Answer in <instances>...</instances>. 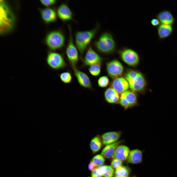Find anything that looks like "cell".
<instances>
[{"label":"cell","mask_w":177,"mask_h":177,"mask_svg":"<svg viewBox=\"0 0 177 177\" xmlns=\"http://www.w3.org/2000/svg\"><path fill=\"white\" fill-rule=\"evenodd\" d=\"M159 39L162 40L169 37L172 33L173 29L172 25L161 24L157 28Z\"/></svg>","instance_id":"18"},{"label":"cell","mask_w":177,"mask_h":177,"mask_svg":"<svg viewBox=\"0 0 177 177\" xmlns=\"http://www.w3.org/2000/svg\"><path fill=\"white\" fill-rule=\"evenodd\" d=\"M79 84L84 88L92 90V86L88 76L85 73L78 69L76 66L70 64Z\"/></svg>","instance_id":"11"},{"label":"cell","mask_w":177,"mask_h":177,"mask_svg":"<svg viewBox=\"0 0 177 177\" xmlns=\"http://www.w3.org/2000/svg\"><path fill=\"white\" fill-rule=\"evenodd\" d=\"M130 151L128 146L124 145H119L116 149L112 158L122 161L125 160L127 159Z\"/></svg>","instance_id":"17"},{"label":"cell","mask_w":177,"mask_h":177,"mask_svg":"<svg viewBox=\"0 0 177 177\" xmlns=\"http://www.w3.org/2000/svg\"><path fill=\"white\" fill-rule=\"evenodd\" d=\"M106 70L108 75L114 79L120 77L124 71L123 66L121 63L117 59H114L106 63Z\"/></svg>","instance_id":"9"},{"label":"cell","mask_w":177,"mask_h":177,"mask_svg":"<svg viewBox=\"0 0 177 177\" xmlns=\"http://www.w3.org/2000/svg\"><path fill=\"white\" fill-rule=\"evenodd\" d=\"M97 167L91 161L89 163L88 166L89 170L92 171Z\"/></svg>","instance_id":"34"},{"label":"cell","mask_w":177,"mask_h":177,"mask_svg":"<svg viewBox=\"0 0 177 177\" xmlns=\"http://www.w3.org/2000/svg\"><path fill=\"white\" fill-rule=\"evenodd\" d=\"M94 44L97 50L102 54H112L116 49V42L112 34L108 32L103 33Z\"/></svg>","instance_id":"3"},{"label":"cell","mask_w":177,"mask_h":177,"mask_svg":"<svg viewBox=\"0 0 177 177\" xmlns=\"http://www.w3.org/2000/svg\"><path fill=\"white\" fill-rule=\"evenodd\" d=\"M40 2L44 5L46 6H49L55 4L57 0H41Z\"/></svg>","instance_id":"32"},{"label":"cell","mask_w":177,"mask_h":177,"mask_svg":"<svg viewBox=\"0 0 177 177\" xmlns=\"http://www.w3.org/2000/svg\"><path fill=\"white\" fill-rule=\"evenodd\" d=\"M65 38L63 33L59 30L49 32L46 37L45 42L51 50H55L62 48L64 45Z\"/></svg>","instance_id":"5"},{"label":"cell","mask_w":177,"mask_h":177,"mask_svg":"<svg viewBox=\"0 0 177 177\" xmlns=\"http://www.w3.org/2000/svg\"><path fill=\"white\" fill-rule=\"evenodd\" d=\"M102 142L101 139L98 136L94 137L91 140L90 146L93 153H96L100 150L101 147Z\"/></svg>","instance_id":"23"},{"label":"cell","mask_w":177,"mask_h":177,"mask_svg":"<svg viewBox=\"0 0 177 177\" xmlns=\"http://www.w3.org/2000/svg\"><path fill=\"white\" fill-rule=\"evenodd\" d=\"M111 85L112 88L118 93L121 94L127 90L129 86L126 79L121 77L114 79Z\"/></svg>","instance_id":"15"},{"label":"cell","mask_w":177,"mask_h":177,"mask_svg":"<svg viewBox=\"0 0 177 177\" xmlns=\"http://www.w3.org/2000/svg\"><path fill=\"white\" fill-rule=\"evenodd\" d=\"M57 14L53 9L46 8L43 9L41 12L42 17L46 22L50 23L55 21L57 18Z\"/></svg>","instance_id":"20"},{"label":"cell","mask_w":177,"mask_h":177,"mask_svg":"<svg viewBox=\"0 0 177 177\" xmlns=\"http://www.w3.org/2000/svg\"><path fill=\"white\" fill-rule=\"evenodd\" d=\"M129 173L130 171L127 167L122 166L116 169L114 177H128Z\"/></svg>","instance_id":"25"},{"label":"cell","mask_w":177,"mask_h":177,"mask_svg":"<svg viewBox=\"0 0 177 177\" xmlns=\"http://www.w3.org/2000/svg\"><path fill=\"white\" fill-rule=\"evenodd\" d=\"M99 28L97 24L92 29L88 30L78 31L75 35V45L82 58L89 44L96 35Z\"/></svg>","instance_id":"2"},{"label":"cell","mask_w":177,"mask_h":177,"mask_svg":"<svg viewBox=\"0 0 177 177\" xmlns=\"http://www.w3.org/2000/svg\"><path fill=\"white\" fill-rule=\"evenodd\" d=\"M46 61L48 66L55 70L63 69L67 65L62 55L55 52H50L48 53Z\"/></svg>","instance_id":"6"},{"label":"cell","mask_w":177,"mask_h":177,"mask_svg":"<svg viewBox=\"0 0 177 177\" xmlns=\"http://www.w3.org/2000/svg\"><path fill=\"white\" fill-rule=\"evenodd\" d=\"M61 81L65 84H69L71 83L73 77L71 73L69 71L63 72L59 74Z\"/></svg>","instance_id":"27"},{"label":"cell","mask_w":177,"mask_h":177,"mask_svg":"<svg viewBox=\"0 0 177 177\" xmlns=\"http://www.w3.org/2000/svg\"><path fill=\"white\" fill-rule=\"evenodd\" d=\"M122 163V161L116 159H113L111 166L113 168L116 169L121 166Z\"/></svg>","instance_id":"30"},{"label":"cell","mask_w":177,"mask_h":177,"mask_svg":"<svg viewBox=\"0 0 177 177\" xmlns=\"http://www.w3.org/2000/svg\"><path fill=\"white\" fill-rule=\"evenodd\" d=\"M104 98L108 103H119L120 97L118 93L111 87L108 88L104 93Z\"/></svg>","instance_id":"19"},{"label":"cell","mask_w":177,"mask_h":177,"mask_svg":"<svg viewBox=\"0 0 177 177\" xmlns=\"http://www.w3.org/2000/svg\"><path fill=\"white\" fill-rule=\"evenodd\" d=\"M131 90L135 92L144 93L146 90L147 82L144 75L135 70L129 69L124 74Z\"/></svg>","instance_id":"1"},{"label":"cell","mask_w":177,"mask_h":177,"mask_svg":"<svg viewBox=\"0 0 177 177\" xmlns=\"http://www.w3.org/2000/svg\"><path fill=\"white\" fill-rule=\"evenodd\" d=\"M137 102L136 93L132 90H127L121 93L120 96L119 103L125 109L135 105Z\"/></svg>","instance_id":"10"},{"label":"cell","mask_w":177,"mask_h":177,"mask_svg":"<svg viewBox=\"0 0 177 177\" xmlns=\"http://www.w3.org/2000/svg\"><path fill=\"white\" fill-rule=\"evenodd\" d=\"M121 141L106 145L102 149L101 154L104 157L109 158L112 157L117 147L121 143Z\"/></svg>","instance_id":"22"},{"label":"cell","mask_w":177,"mask_h":177,"mask_svg":"<svg viewBox=\"0 0 177 177\" xmlns=\"http://www.w3.org/2000/svg\"><path fill=\"white\" fill-rule=\"evenodd\" d=\"M151 23L152 25L154 27H158L161 24L160 22L157 18L152 19Z\"/></svg>","instance_id":"33"},{"label":"cell","mask_w":177,"mask_h":177,"mask_svg":"<svg viewBox=\"0 0 177 177\" xmlns=\"http://www.w3.org/2000/svg\"><path fill=\"white\" fill-rule=\"evenodd\" d=\"M68 28L69 36L68 44L66 49V54L70 64L76 66L79 60L78 51L74 43L71 28L69 25Z\"/></svg>","instance_id":"8"},{"label":"cell","mask_w":177,"mask_h":177,"mask_svg":"<svg viewBox=\"0 0 177 177\" xmlns=\"http://www.w3.org/2000/svg\"><path fill=\"white\" fill-rule=\"evenodd\" d=\"M156 17L162 24L173 25L175 22L174 16L168 10H164L159 12L156 15Z\"/></svg>","instance_id":"14"},{"label":"cell","mask_w":177,"mask_h":177,"mask_svg":"<svg viewBox=\"0 0 177 177\" xmlns=\"http://www.w3.org/2000/svg\"><path fill=\"white\" fill-rule=\"evenodd\" d=\"M142 152L138 149L130 150L127 159V162L133 164L140 163L142 161Z\"/></svg>","instance_id":"21"},{"label":"cell","mask_w":177,"mask_h":177,"mask_svg":"<svg viewBox=\"0 0 177 177\" xmlns=\"http://www.w3.org/2000/svg\"><path fill=\"white\" fill-rule=\"evenodd\" d=\"M82 59L84 65L89 66L94 64L101 63L103 59L89 45Z\"/></svg>","instance_id":"12"},{"label":"cell","mask_w":177,"mask_h":177,"mask_svg":"<svg viewBox=\"0 0 177 177\" xmlns=\"http://www.w3.org/2000/svg\"><path fill=\"white\" fill-rule=\"evenodd\" d=\"M98 168L101 171L103 177H113L114 175V170L111 166L102 165Z\"/></svg>","instance_id":"24"},{"label":"cell","mask_w":177,"mask_h":177,"mask_svg":"<svg viewBox=\"0 0 177 177\" xmlns=\"http://www.w3.org/2000/svg\"><path fill=\"white\" fill-rule=\"evenodd\" d=\"M14 18L4 1L0 0V30L2 33L11 30L13 26Z\"/></svg>","instance_id":"4"},{"label":"cell","mask_w":177,"mask_h":177,"mask_svg":"<svg viewBox=\"0 0 177 177\" xmlns=\"http://www.w3.org/2000/svg\"><path fill=\"white\" fill-rule=\"evenodd\" d=\"M121 133L120 132H110L103 134L101 136L103 144L107 145L117 141L119 138Z\"/></svg>","instance_id":"16"},{"label":"cell","mask_w":177,"mask_h":177,"mask_svg":"<svg viewBox=\"0 0 177 177\" xmlns=\"http://www.w3.org/2000/svg\"><path fill=\"white\" fill-rule=\"evenodd\" d=\"M91 177H102L103 176L100 169L98 168H96L92 171L91 173Z\"/></svg>","instance_id":"31"},{"label":"cell","mask_w":177,"mask_h":177,"mask_svg":"<svg viewBox=\"0 0 177 177\" xmlns=\"http://www.w3.org/2000/svg\"><path fill=\"white\" fill-rule=\"evenodd\" d=\"M109 83V79L106 76H103L100 77L97 81L98 86L102 88L106 87L108 85Z\"/></svg>","instance_id":"29"},{"label":"cell","mask_w":177,"mask_h":177,"mask_svg":"<svg viewBox=\"0 0 177 177\" xmlns=\"http://www.w3.org/2000/svg\"><path fill=\"white\" fill-rule=\"evenodd\" d=\"M118 53L122 60L128 65L134 67L138 64L139 55L133 49L124 47L119 50Z\"/></svg>","instance_id":"7"},{"label":"cell","mask_w":177,"mask_h":177,"mask_svg":"<svg viewBox=\"0 0 177 177\" xmlns=\"http://www.w3.org/2000/svg\"><path fill=\"white\" fill-rule=\"evenodd\" d=\"M57 14L59 18L65 21L73 20V13L66 3H63L58 8Z\"/></svg>","instance_id":"13"},{"label":"cell","mask_w":177,"mask_h":177,"mask_svg":"<svg viewBox=\"0 0 177 177\" xmlns=\"http://www.w3.org/2000/svg\"><path fill=\"white\" fill-rule=\"evenodd\" d=\"M101 63H99L89 66L88 71L90 74L94 76H99L101 73Z\"/></svg>","instance_id":"26"},{"label":"cell","mask_w":177,"mask_h":177,"mask_svg":"<svg viewBox=\"0 0 177 177\" xmlns=\"http://www.w3.org/2000/svg\"><path fill=\"white\" fill-rule=\"evenodd\" d=\"M91 161L97 166H99L104 163L105 159L104 157L101 154H98L94 156Z\"/></svg>","instance_id":"28"},{"label":"cell","mask_w":177,"mask_h":177,"mask_svg":"<svg viewBox=\"0 0 177 177\" xmlns=\"http://www.w3.org/2000/svg\"></svg>","instance_id":"35"}]
</instances>
